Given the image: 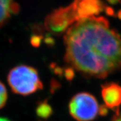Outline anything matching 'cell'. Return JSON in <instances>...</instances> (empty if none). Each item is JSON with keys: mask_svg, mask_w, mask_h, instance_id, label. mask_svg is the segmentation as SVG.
<instances>
[{"mask_svg": "<svg viewBox=\"0 0 121 121\" xmlns=\"http://www.w3.org/2000/svg\"><path fill=\"white\" fill-rule=\"evenodd\" d=\"M65 59L88 77L104 78L121 69V37L103 17L75 22L64 37Z\"/></svg>", "mask_w": 121, "mask_h": 121, "instance_id": "1", "label": "cell"}, {"mask_svg": "<svg viewBox=\"0 0 121 121\" xmlns=\"http://www.w3.org/2000/svg\"><path fill=\"white\" fill-rule=\"evenodd\" d=\"M8 81L12 92L23 96L33 93L43 87L36 69L26 65L12 68L8 74Z\"/></svg>", "mask_w": 121, "mask_h": 121, "instance_id": "2", "label": "cell"}, {"mask_svg": "<svg viewBox=\"0 0 121 121\" xmlns=\"http://www.w3.org/2000/svg\"><path fill=\"white\" fill-rule=\"evenodd\" d=\"M68 108L70 115L77 121H91L97 117L100 107L94 96L83 92L71 98Z\"/></svg>", "mask_w": 121, "mask_h": 121, "instance_id": "3", "label": "cell"}, {"mask_svg": "<svg viewBox=\"0 0 121 121\" xmlns=\"http://www.w3.org/2000/svg\"><path fill=\"white\" fill-rule=\"evenodd\" d=\"M78 21L73 5L52 12L45 21V27L50 32L59 34L68 30Z\"/></svg>", "mask_w": 121, "mask_h": 121, "instance_id": "4", "label": "cell"}, {"mask_svg": "<svg viewBox=\"0 0 121 121\" xmlns=\"http://www.w3.org/2000/svg\"><path fill=\"white\" fill-rule=\"evenodd\" d=\"M101 96L105 106L112 110L119 111L121 105V86L116 83H108L101 86Z\"/></svg>", "mask_w": 121, "mask_h": 121, "instance_id": "5", "label": "cell"}, {"mask_svg": "<svg viewBox=\"0 0 121 121\" xmlns=\"http://www.w3.org/2000/svg\"><path fill=\"white\" fill-rule=\"evenodd\" d=\"M17 9L14 0H0V27L8 21L12 14L17 12Z\"/></svg>", "mask_w": 121, "mask_h": 121, "instance_id": "6", "label": "cell"}, {"mask_svg": "<svg viewBox=\"0 0 121 121\" xmlns=\"http://www.w3.org/2000/svg\"><path fill=\"white\" fill-rule=\"evenodd\" d=\"M52 107L47 101L39 103L36 108V114L41 118L48 119L52 114Z\"/></svg>", "mask_w": 121, "mask_h": 121, "instance_id": "7", "label": "cell"}, {"mask_svg": "<svg viewBox=\"0 0 121 121\" xmlns=\"http://www.w3.org/2000/svg\"><path fill=\"white\" fill-rule=\"evenodd\" d=\"M8 100V92L6 87L1 82H0V109L6 105Z\"/></svg>", "mask_w": 121, "mask_h": 121, "instance_id": "8", "label": "cell"}, {"mask_svg": "<svg viewBox=\"0 0 121 121\" xmlns=\"http://www.w3.org/2000/svg\"><path fill=\"white\" fill-rule=\"evenodd\" d=\"M99 114L100 116H106L108 114V107L104 105H102L99 109Z\"/></svg>", "mask_w": 121, "mask_h": 121, "instance_id": "9", "label": "cell"}, {"mask_svg": "<svg viewBox=\"0 0 121 121\" xmlns=\"http://www.w3.org/2000/svg\"><path fill=\"white\" fill-rule=\"evenodd\" d=\"M41 41L39 37H33L32 39H31V43L33 46H38L39 44V42Z\"/></svg>", "mask_w": 121, "mask_h": 121, "instance_id": "10", "label": "cell"}, {"mask_svg": "<svg viewBox=\"0 0 121 121\" xmlns=\"http://www.w3.org/2000/svg\"><path fill=\"white\" fill-rule=\"evenodd\" d=\"M112 121H121V113L119 112H116V114L112 118Z\"/></svg>", "mask_w": 121, "mask_h": 121, "instance_id": "11", "label": "cell"}, {"mask_svg": "<svg viewBox=\"0 0 121 121\" xmlns=\"http://www.w3.org/2000/svg\"><path fill=\"white\" fill-rule=\"evenodd\" d=\"M0 121H11L9 119L6 118V117H0Z\"/></svg>", "mask_w": 121, "mask_h": 121, "instance_id": "12", "label": "cell"}]
</instances>
